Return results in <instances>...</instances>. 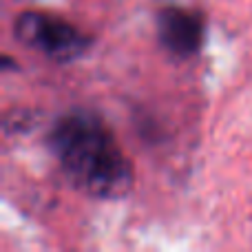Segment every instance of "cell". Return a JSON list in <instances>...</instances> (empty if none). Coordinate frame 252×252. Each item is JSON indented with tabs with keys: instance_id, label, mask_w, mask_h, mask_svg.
<instances>
[{
	"instance_id": "1",
	"label": "cell",
	"mask_w": 252,
	"mask_h": 252,
	"mask_svg": "<svg viewBox=\"0 0 252 252\" xmlns=\"http://www.w3.org/2000/svg\"><path fill=\"white\" fill-rule=\"evenodd\" d=\"M47 146L66 182L82 195L122 199L133 190V164L95 111L75 106L58 115L47 133Z\"/></svg>"
},
{
	"instance_id": "2",
	"label": "cell",
	"mask_w": 252,
	"mask_h": 252,
	"mask_svg": "<svg viewBox=\"0 0 252 252\" xmlns=\"http://www.w3.org/2000/svg\"><path fill=\"white\" fill-rule=\"evenodd\" d=\"M13 38L53 62H73L91 49L93 38L56 13L27 9L13 20Z\"/></svg>"
},
{
	"instance_id": "3",
	"label": "cell",
	"mask_w": 252,
	"mask_h": 252,
	"mask_svg": "<svg viewBox=\"0 0 252 252\" xmlns=\"http://www.w3.org/2000/svg\"><path fill=\"white\" fill-rule=\"evenodd\" d=\"M155 25L161 49L177 60H190L204 47L206 18L199 9L164 4L155 16Z\"/></svg>"
},
{
	"instance_id": "4",
	"label": "cell",
	"mask_w": 252,
	"mask_h": 252,
	"mask_svg": "<svg viewBox=\"0 0 252 252\" xmlns=\"http://www.w3.org/2000/svg\"><path fill=\"white\" fill-rule=\"evenodd\" d=\"M9 69H16V64L11 62V56H4L2 58V71H9Z\"/></svg>"
}]
</instances>
